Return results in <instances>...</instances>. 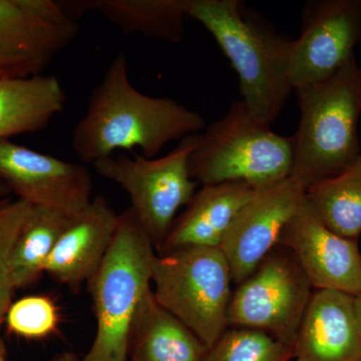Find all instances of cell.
Segmentation results:
<instances>
[{
  "instance_id": "obj_1",
  "label": "cell",
  "mask_w": 361,
  "mask_h": 361,
  "mask_svg": "<svg viewBox=\"0 0 361 361\" xmlns=\"http://www.w3.org/2000/svg\"><path fill=\"white\" fill-rule=\"evenodd\" d=\"M203 116L169 97L135 89L123 52L116 54L90 94L85 114L73 130L71 146L82 164H92L116 149H142L155 158L169 142L198 134Z\"/></svg>"
},
{
  "instance_id": "obj_2",
  "label": "cell",
  "mask_w": 361,
  "mask_h": 361,
  "mask_svg": "<svg viewBox=\"0 0 361 361\" xmlns=\"http://www.w3.org/2000/svg\"><path fill=\"white\" fill-rule=\"evenodd\" d=\"M188 16L203 25L231 61L242 102L271 125L293 92L289 65L294 39L249 13L240 0H188Z\"/></svg>"
},
{
  "instance_id": "obj_3",
  "label": "cell",
  "mask_w": 361,
  "mask_h": 361,
  "mask_svg": "<svg viewBox=\"0 0 361 361\" xmlns=\"http://www.w3.org/2000/svg\"><path fill=\"white\" fill-rule=\"evenodd\" d=\"M300 122L289 177L305 189L341 174L360 156L361 68L355 56L336 75L294 90Z\"/></svg>"
},
{
  "instance_id": "obj_4",
  "label": "cell",
  "mask_w": 361,
  "mask_h": 361,
  "mask_svg": "<svg viewBox=\"0 0 361 361\" xmlns=\"http://www.w3.org/2000/svg\"><path fill=\"white\" fill-rule=\"evenodd\" d=\"M157 253L132 209L120 214L115 238L87 282L97 320L94 341L80 361H128L130 327L147 292Z\"/></svg>"
},
{
  "instance_id": "obj_5",
  "label": "cell",
  "mask_w": 361,
  "mask_h": 361,
  "mask_svg": "<svg viewBox=\"0 0 361 361\" xmlns=\"http://www.w3.org/2000/svg\"><path fill=\"white\" fill-rule=\"evenodd\" d=\"M293 165L292 137L271 130L242 101L198 134L189 158V174L206 185L244 182L259 189L289 177Z\"/></svg>"
},
{
  "instance_id": "obj_6",
  "label": "cell",
  "mask_w": 361,
  "mask_h": 361,
  "mask_svg": "<svg viewBox=\"0 0 361 361\" xmlns=\"http://www.w3.org/2000/svg\"><path fill=\"white\" fill-rule=\"evenodd\" d=\"M231 268L220 247L189 246L157 254L152 285L157 302L210 348L229 327Z\"/></svg>"
},
{
  "instance_id": "obj_7",
  "label": "cell",
  "mask_w": 361,
  "mask_h": 361,
  "mask_svg": "<svg viewBox=\"0 0 361 361\" xmlns=\"http://www.w3.org/2000/svg\"><path fill=\"white\" fill-rule=\"evenodd\" d=\"M197 140L198 134L188 135L161 158L111 156L92 165L129 195L130 208L155 249L167 237L178 211L196 193L198 183L190 177L189 158Z\"/></svg>"
},
{
  "instance_id": "obj_8",
  "label": "cell",
  "mask_w": 361,
  "mask_h": 361,
  "mask_svg": "<svg viewBox=\"0 0 361 361\" xmlns=\"http://www.w3.org/2000/svg\"><path fill=\"white\" fill-rule=\"evenodd\" d=\"M312 289L293 254L278 244L233 290L228 325L260 330L294 348Z\"/></svg>"
},
{
  "instance_id": "obj_9",
  "label": "cell",
  "mask_w": 361,
  "mask_h": 361,
  "mask_svg": "<svg viewBox=\"0 0 361 361\" xmlns=\"http://www.w3.org/2000/svg\"><path fill=\"white\" fill-rule=\"evenodd\" d=\"M78 32L63 2L0 0V78L42 75Z\"/></svg>"
},
{
  "instance_id": "obj_10",
  "label": "cell",
  "mask_w": 361,
  "mask_h": 361,
  "mask_svg": "<svg viewBox=\"0 0 361 361\" xmlns=\"http://www.w3.org/2000/svg\"><path fill=\"white\" fill-rule=\"evenodd\" d=\"M294 39L289 82L293 92L336 75L361 42V0H310Z\"/></svg>"
},
{
  "instance_id": "obj_11",
  "label": "cell",
  "mask_w": 361,
  "mask_h": 361,
  "mask_svg": "<svg viewBox=\"0 0 361 361\" xmlns=\"http://www.w3.org/2000/svg\"><path fill=\"white\" fill-rule=\"evenodd\" d=\"M0 182L33 207L78 215L92 200V180L84 164L71 163L27 147L0 141Z\"/></svg>"
},
{
  "instance_id": "obj_12",
  "label": "cell",
  "mask_w": 361,
  "mask_h": 361,
  "mask_svg": "<svg viewBox=\"0 0 361 361\" xmlns=\"http://www.w3.org/2000/svg\"><path fill=\"white\" fill-rule=\"evenodd\" d=\"M306 189L291 177L259 188L242 207L226 232L220 248L239 284L275 246L285 226L300 208Z\"/></svg>"
},
{
  "instance_id": "obj_13",
  "label": "cell",
  "mask_w": 361,
  "mask_h": 361,
  "mask_svg": "<svg viewBox=\"0 0 361 361\" xmlns=\"http://www.w3.org/2000/svg\"><path fill=\"white\" fill-rule=\"evenodd\" d=\"M298 261L315 290L361 293V253L358 240L329 230L306 199L285 226L279 240Z\"/></svg>"
},
{
  "instance_id": "obj_14",
  "label": "cell",
  "mask_w": 361,
  "mask_h": 361,
  "mask_svg": "<svg viewBox=\"0 0 361 361\" xmlns=\"http://www.w3.org/2000/svg\"><path fill=\"white\" fill-rule=\"evenodd\" d=\"M120 214L103 196L71 218L45 262L44 272L59 283L77 289L96 274L115 238Z\"/></svg>"
},
{
  "instance_id": "obj_15",
  "label": "cell",
  "mask_w": 361,
  "mask_h": 361,
  "mask_svg": "<svg viewBox=\"0 0 361 361\" xmlns=\"http://www.w3.org/2000/svg\"><path fill=\"white\" fill-rule=\"evenodd\" d=\"M294 358L361 361L355 296L329 289L313 292L297 334Z\"/></svg>"
},
{
  "instance_id": "obj_16",
  "label": "cell",
  "mask_w": 361,
  "mask_h": 361,
  "mask_svg": "<svg viewBox=\"0 0 361 361\" xmlns=\"http://www.w3.org/2000/svg\"><path fill=\"white\" fill-rule=\"evenodd\" d=\"M244 182L206 185L194 194L184 212L176 218L166 239L157 247L158 255L189 246L220 247L226 232L255 194Z\"/></svg>"
},
{
  "instance_id": "obj_17",
  "label": "cell",
  "mask_w": 361,
  "mask_h": 361,
  "mask_svg": "<svg viewBox=\"0 0 361 361\" xmlns=\"http://www.w3.org/2000/svg\"><path fill=\"white\" fill-rule=\"evenodd\" d=\"M207 346L157 302L153 288L142 298L130 327L128 361H202Z\"/></svg>"
},
{
  "instance_id": "obj_18",
  "label": "cell",
  "mask_w": 361,
  "mask_h": 361,
  "mask_svg": "<svg viewBox=\"0 0 361 361\" xmlns=\"http://www.w3.org/2000/svg\"><path fill=\"white\" fill-rule=\"evenodd\" d=\"M66 103L56 75L0 78V141L45 129Z\"/></svg>"
},
{
  "instance_id": "obj_19",
  "label": "cell",
  "mask_w": 361,
  "mask_h": 361,
  "mask_svg": "<svg viewBox=\"0 0 361 361\" xmlns=\"http://www.w3.org/2000/svg\"><path fill=\"white\" fill-rule=\"evenodd\" d=\"M96 9L125 35L178 44L185 32L188 0H96Z\"/></svg>"
},
{
  "instance_id": "obj_20",
  "label": "cell",
  "mask_w": 361,
  "mask_h": 361,
  "mask_svg": "<svg viewBox=\"0 0 361 361\" xmlns=\"http://www.w3.org/2000/svg\"><path fill=\"white\" fill-rule=\"evenodd\" d=\"M305 199L323 224L343 238L361 234V154L341 174L311 185Z\"/></svg>"
},
{
  "instance_id": "obj_21",
  "label": "cell",
  "mask_w": 361,
  "mask_h": 361,
  "mask_svg": "<svg viewBox=\"0 0 361 361\" xmlns=\"http://www.w3.org/2000/svg\"><path fill=\"white\" fill-rule=\"evenodd\" d=\"M71 218L59 211L32 206L11 255L14 288L30 286L44 273L45 262L70 225Z\"/></svg>"
},
{
  "instance_id": "obj_22",
  "label": "cell",
  "mask_w": 361,
  "mask_h": 361,
  "mask_svg": "<svg viewBox=\"0 0 361 361\" xmlns=\"http://www.w3.org/2000/svg\"><path fill=\"white\" fill-rule=\"evenodd\" d=\"M294 348L260 330L228 327L202 361H289Z\"/></svg>"
},
{
  "instance_id": "obj_23",
  "label": "cell",
  "mask_w": 361,
  "mask_h": 361,
  "mask_svg": "<svg viewBox=\"0 0 361 361\" xmlns=\"http://www.w3.org/2000/svg\"><path fill=\"white\" fill-rule=\"evenodd\" d=\"M32 205L25 201L6 199L0 203V325L11 305L14 288L11 255L14 244Z\"/></svg>"
},
{
  "instance_id": "obj_24",
  "label": "cell",
  "mask_w": 361,
  "mask_h": 361,
  "mask_svg": "<svg viewBox=\"0 0 361 361\" xmlns=\"http://www.w3.org/2000/svg\"><path fill=\"white\" fill-rule=\"evenodd\" d=\"M6 319L8 329L16 336L39 339L58 330L59 313L49 296L33 295L11 303Z\"/></svg>"
},
{
  "instance_id": "obj_25",
  "label": "cell",
  "mask_w": 361,
  "mask_h": 361,
  "mask_svg": "<svg viewBox=\"0 0 361 361\" xmlns=\"http://www.w3.org/2000/svg\"><path fill=\"white\" fill-rule=\"evenodd\" d=\"M51 361H80V360L75 353L66 351V353H59L56 357L52 358Z\"/></svg>"
},
{
  "instance_id": "obj_26",
  "label": "cell",
  "mask_w": 361,
  "mask_h": 361,
  "mask_svg": "<svg viewBox=\"0 0 361 361\" xmlns=\"http://www.w3.org/2000/svg\"><path fill=\"white\" fill-rule=\"evenodd\" d=\"M356 319H357L358 329L361 337V293L355 297Z\"/></svg>"
},
{
  "instance_id": "obj_27",
  "label": "cell",
  "mask_w": 361,
  "mask_h": 361,
  "mask_svg": "<svg viewBox=\"0 0 361 361\" xmlns=\"http://www.w3.org/2000/svg\"><path fill=\"white\" fill-rule=\"evenodd\" d=\"M11 192L9 191L8 188L4 184V183L0 182V203L6 200L7 197L11 195Z\"/></svg>"
},
{
  "instance_id": "obj_28",
  "label": "cell",
  "mask_w": 361,
  "mask_h": 361,
  "mask_svg": "<svg viewBox=\"0 0 361 361\" xmlns=\"http://www.w3.org/2000/svg\"><path fill=\"white\" fill-rule=\"evenodd\" d=\"M0 361H7L6 360V348L4 342L0 337Z\"/></svg>"
}]
</instances>
